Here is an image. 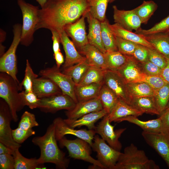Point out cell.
I'll return each mask as SVG.
<instances>
[{"label": "cell", "instance_id": "44", "mask_svg": "<svg viewBox=\"0 0 169 169\" xmlns=\"http://www.w3.org/2000/svg\"><path fill=\"white\" fill-rule=\"evenodd\" d=\"M116 40L119 51L125 55L129 56L132 55L137 44L116 36Z\"/></svg>", "mask_w": 169, "mask_h": 169}, {"label": "cell", "instance_id": "59", "mask_svg": "<svg viewBox=\"0 0 169 169\" xmlns=\"http://www.w3.org/2000/svg\"><path fill=\"white\" fill-rule=\"evenodd\" d=\"M40 6L41 8H42L44 5L47 2L48 0H36Z\"/></svg>", "mask_w": 169, "mask_h": 169}, {"label": "cell", "instance_id": "22", "mask_svg": "<svg viewBox=\"0 0 169 169\" xmlns=\"http://www.w3.org/2000/svg\"><path fill=\"white\" fill-rule=\"evenodd\" d=\"M86 18L89 24L87 35L89 43L104 54L106 51L101 39V22L93 17L89 12L86 13Z\"/></svg>", "mask_w": 169, "mask_h": 169}, {"label": "cell", "instance_id": "50", "mask_svg": "<svg viewBox=\"0 0 169 169\" xmlns=\"http://www.w3.org/2000/svg\"><path fill=\"white\" fill-rule=\"evenodd\" d=\"M132 56L140 63L147 61L148 60V51L147 47L137 44Z\"/></svg>", "mask_w": 169, "mask_h": 169}, {"label": "cell", "instance_id": "49", "mask_svg": "<svg viewBox=\"0 0 169 169\" xmlns=\"http://www.w3.org/2000/svg\"><path fill=\"white\" fill-rule=\"evenodd\" d=\"M140 64L142 71L146 74L161 75L162 69L149 60Z\"/></svg>", "mask_w": 169, "mask_h": 169}, {"label": "cell", "instance_id": "8", "mask_svg": "<svg viewBox=\"0 0 169 169\" xmlns=\"http://www.w3.org/2000/svg\"><path fill=\"white\" fill-rule=\"evenodd\" d=\"M39 74L52 80L61 90L62 94L69 96L76 103L78 102L75 93L76 84L70 76L63 73L56 66L42 69Z\"/></svg>", "mask_w": 169, "mask_h": 169}, {"label": "cell", "instance_id": "48", "mask_svg": "<svg viewBox=\"0 0 169 169\" xmlns=\"http://www.w3.org/2000/svg\"><path fill=\"white\" fill-rule=\"evenodd\" d=\"M143 82L147 83L154 90H157L168 83L161 75L146 74Z\"/></svg>", "mask_w": 169, "mask_h": 169}, {"label": "cell", "instance_id": "18", "mask_svg": "<svg viewBox=\"0 0 169 169\" xmlns=\"http://www.w3.org/2000/svg\"><path fill=\"white\" fill-rule=\"evenodd\" d=\"M113 18L115 23L124 28L132 31L141 28V20L134 9L125 10L119 9L115 5L113 6Z\"/></svg>", "mask_w": 169, "mask_h": 169}, {"label": "cell", "instance_id": "11", "mask_svg": "<svg viewBox=\"0 0 169 169\" xmlns=\"http://www.w3.org/2000/svg\"><path fill=\"white\" fill-rule=\"evenodd\" d=\"M110 123L107 114L96 126L95 130L96 133L100 135L109 145L120 151L122 145L119 139L126 128H120L114 130L115 126L112 125Z\"/></svg>", "mask_w": 169, "mask_h": 169}, {"label": "cell", "instance_id": "16", "mask_svg": "<svg viewBox=\"0 0 169 169\" xmlns=\"http://www.w3.org/2000/svg\"><path fill=\"white\" fill-rule=\"evenodd\" d=\"M86 14L75 22L66 25L64 28L68 36L72 39L79 49L89 44L85 30Z\"/></svg>", "mask_w": 169, "mask_h": 169}, {"label": "cell", "instance_id": "41", "mask_svg": "<svg viewBox=\"0 0 169 169\" xmlns=\"http://www.w3.org/2000/svg\"><path fill=\"white\" fill-rule=\"evenodd\" d=\"M38 76V75L33 72L29 60L27 59L24 78L19 85L20 91L22 90L23 87L25 91H33V83Z\"/></svg>", "mask_w": 169, "mask_h": 169}, {"label": "cell", "instance_id": "38", "mask_svg": "<svg viewBox=\"0 0 169 169\" xmlns=\"http://www.w3.org/2000/svg\"><path fill=\"white\" fill-rule=\"evenodd\" d=\"M91 15L101 22L106 18L105 14L110 0H88Z\"/></svg>", "mask_w": 169, "mask_h": 169}, {"label": "cell", "instance_id": "32", "mask_svg": "<svg viewBox=\"0 0 169 169\" xmlns=\"http://www.w3.org/2000/svg\"><path fill=\"white\" fill-rule=\"evenodd\" d=\"M91 66L86 59L80 63L63 69V73L70 76L76 85L82 80Z\"/></svg>", "mask_w": 169, "mask_h": 169}, {"label": "cell", "instance_id": "35", "mask_svg": "<svg viewBox=\"0 0 169 169\" xmlns=\"http://www.w3.org/2000/svg\"><path fill=\"white\" fill-rule=\"evenodd\" d=\"M128 91L131 99L135 97L153 96L154 90L144 82L127 83Z\"/></svg>", "mask_w": 169, "mask_h": 169}, {"label": "cell", "instance_id": "51", "mask_svg": "<svg viewBox=\"0 0 169 169\" xmlns=\"http://www.w3.org/2000/svg\"><path fill=\"white\" fill-rule=\"evenodd\" d=\"M15 160L12 155L0 154V169H14Z\"/></svg>", "mask_w": 169, "mask_h": 169}, {"label": "cell", "instance_id": "28", "mask_svg": "<svg viewBox=\"0 0 169 169\" xmlns=\"http://www.w3.org/2000/svg\"><path fill=\"white\" fill-rule=\"evenodd\" d=\"M141 35L155 49L165 56L169 57V35L167 32Z\"/></svg>", "mask_w": 169, "mask_h": 169}, {"label": "cell", "instance_id": "27", "mask_svg": "<svg viewBox=\"0 0 169 169\" xmlns=\"http://www.w3.org/2000/svg\"><path fill=\"white\" fill-rule=\"evenodd\" d=\"M110 28L115 36L140 44L149 48L154 49L142 35L126 29L117 23L110 24Z\"/></svg>", "mask_w": 169, "mask_h": 169}, {"label": "cell", "instance_id": "9", "mask_svg": "<svg viewBox=\"0 0 169 169\" xmlns=\"http://www.w3.org/2000/svg\"><path fill=\"white\" fill-rule=\"evenodd\" d=\"M13 120L10 108L3 99L0 100V142L15 151L19 149L21 145L14 140L10 127Z\"/></svg>", "mask_w": 169, "mask_h": 169}, {"label": "cell", "instance_id": "52", "mask_svg": "<svg viewBox=\"0 0 169 169\" xmlns=\"http://www.w3.org/2000/svg\"><path fill=\"white\" fill-rule=\"evenodd\" d=\"M52 34V39L53 41V49L54 54L60 51L59 48V44L61 43L60 37L59 33L55 30L51 31Z\"/></svg>", "mask_w": 169, "mask_h": 169}, {"label": "cell", "instance_id": "13", "mask_svg": "<svg viewBox=\"0 0 169 169\" xmlns=\"http://www.w3.org/2000/svg\"><path fill=\"white\" fill-rule=\"evenodd\" d=\"M142 135L146 143L157 152L169 168V133L143 131Z\"/></svg>", "mask_w": 169, "mask_h": 169}, {"label": "cell", "instance_id": "37", "mask_svg": "<svg viewBox=\"0 0 169 169\" xmlns=\"http://www.w3.org/2000/svg\"><path fill=\"white\" fill-rule=\"evenodd\" d=\"M157 8V4L154 1H144L141 5L134 10L139 18L141 23L146 24Z\"/></svg>", "mask_w": 169, "mask_h": 169}, {"label": "cell", "instance_id": "3", "mask_svg": "<svg viewBox=\"0 0 169 169\" xmlns=\"http://www.w3.org/2000/svg\"><path fill=\"white\" fill-rule=\"evenodd\" d=\"M19 84L10 75L0 72V97L8 104L14 122L18 120L17 113L25 106L19 92Z\"/></svg>", "mask_w": 169, "mask_h": 169}, {"label": "cell", "instance_id": "5", "mask_svg": "<svg viewBox=\"0 0 169 169\" xmlns=\"http://www.w3.org/2000/svg\"><path fill=\"white\" fill-rule=\"evenodd\" d=\"M17 3L23 16L20 44L27 47L34 40L33 35L38 23L39 9L38 6L28 3L24 0H18Z\"/></svg>", "mask_w": 169, "mask_h": 169}, {"label": "cell", "instance_id": "57", "mask_svg": "<svg viewBox=\"0 0 169 169\" xmlns=\"http://www.w3.org/2000/svg\"><path fill=\"white\" fill-rule=\"evenodd\" d=\"M6 33L3 30L0 29V43L3 42L5 39Z\"/></svg>", "mask_w": 169, "mask_h": 169}, {"label": "cell", "instance_id": "30", "mask_svg": "<svg viewBox=\"0 0 169 169\" xmlns=\"http://www.w3.org/2000/svg\"><path fill=\"white\" fill-rule=\"evenodd\" d=\"M103 84L92 83L84 85H76L75 93L78 102L86 101L98 97Z\"/></svg>", "mask_w": 169, "mask_h": 169}, {"label": "cell", "instance_id": "40", "mask_svg": "<svg viewBox=\"0 0 169 169\" xmlns=\"http://www.w3.org/2000/svg\"><path fill=\"white\" fill-rule=\"evenodd\" d=\"M153 96L160 115L166 109L169 101V84L155 90Z\"/></svg>", "mask_w": 169, "mask_h": 169}, {"label": "cell", "instance_id": "12", "mask_svg": "<svg viewBox=\"0 0 169 169\" xmlns=\"http://www.w3.org/2000/svg\"><path fill=\"white\" fill-rule=\"evenodd\" d=\"M75 104L69 96L62 93L40 98L38 108L46 113H54L62 110H70Z\"/></svg>", "mask_w": 169, "mask_h": 169}, {"label": "cell", "instance_id": "53", "mask_svg": "<svg viewBox=\"0 0 169 169\" xmlns=\"http://www.w3.org/2000/svg\"><path fill=\"white\" fill-rule=\"evenodd\" d=\"M160 116L163 125V132L169 133V107L167 108Z\"/></svg>", "mask_w": 169, "mask_h": 169}, {"label": "cell", "instance_id": "25", "mask_svg": "<svg viewBox=\"0 0 169 169\" xmlns=\"http://www.w3.org/2000/svg\"><path fill=\"white\" fill-rule=\"evenodd\" d=\"M141 111L119 99L111 112L107 114L110 123L118 119L130 115L138 116L143 114Z\"/></svg>", "mask_w": 169, "mask_h": 169}, {"label": "cell", "instance_id": "56", "mask_svg": "<svg viewBox=\"0 0 169 169\" xmlns=\"http://www.w3.org/2000/svg\"><path fill=\"white\" fill-rule=\"evenodd\" d=\"M14 151L2 143L0 142V154H8L13 155Z\"/></svg>", "mask_w": 169, "mask_h": 169}, {"label": "cell", "instance_id": "1", "mask_svg": "<svg viewBox=\"0 0 169 169\" xmlns=\"http://www.w3.org/2000/svg\"><path fill=\"white\" fill-rule=\"evenodd\" d=\"M88 0H48L39 9L35 31L44 28L59 33L64 27L89 12Z\"/></svg>", "mask_w": 169, "mask_h": 169}, {"label": "cell", "instance_id": "55", "mask_svg": "<svg viewBox=\"0 0 169 169\" xmlns=\"http://www.w3.org/2000/svg\"><path fill=\"white\" fill-rule=\"evenodd\" d=\"M54 57L56 61L57 67L59 68L64 62L63 56L60 51L54 54Z\"/></svg>", "mask_w": 169, "mask_h": 169}, {"label": "cell", "instance_id": "24", "mask_svg": "<svg viewBox=\"0 0 169 169\" xmlns=\"http://www.w3.org/2000/svg\"><path fill=\"white\" fill-rule=\"evenodd\" d=\"M107 114L106 111L103 109L99 111L86 114L76 120H70L67 118L64 120L72 128H75L85 126L89 130H95L96 127L95 125V123Z\"/></svg>", "mask_w": 169, "mask_h": 169}, {"label": "cell", "instance_id": "14", "mask_svg": "<svg viewBox=\"0 0 169 169\" xmlns=\"http://www.w3.org/2000/svg\"><path fill=\"white\" fill-rule=\"evenodd\" d=\"M53 123L55 127V136L57 141H59L66 135H71L86 141L91 146L96 133L95 130L75 129L70 126L64 119L60 117L55 118Z\"/></svg>", "mask_w": 169, "mask_h": 169}, {"label": "cell", "instance_id": "39", "mask_svg": "<svg viewBox=\"0 0 169 169\" xmlns=\"http://www.w3.org/2000/svg\"><path fill=\"white\" fill-rule=\"evenodd\" d=\"M105 71L101 69L91 66L78 85H84L92 83L103 84Z\"/></svg>", "mask_w": 169, "mask_h": 169}, {"label": "cell", "instance_id": "34", "mask_svg": "<svg viewBox=\"0 0 169 169\" xmlns=\"http://www.w3.org/2000/svg\"><path fill=\"white\" fill-rule=\"evenodd\" d=\"M104 54L107 70L115 71L124 64L129 56L118 51H106Z\"/></svg>", "mask_w": 169, "mask_h": 169}, {"label": "cell", "instance_id": "26", "mask_svg": "<svg viewBox=\"0 0 169 169\" xmlns=\"http://www.w3.org/2000/svg\"><path fill=\"white\" fill-rule=\"evenodd\" d=\"M125 121L138 126L144 131L154 132H160L163 131L162 123L160 117L144 121L140 120L137 116L130 115L118 119L115 122L120 123Z\"/></svg>", "mask_w": 169, "mask_h": 169}, {"label": "cell", "instance_id": "58", "mask_svg": "<svg viewBox=\"0 0 169 169\" xmlns=\"http://www.w3.org/2000/svg\"><path fill=\"white\" fill-rule=\"evenodd\" d=\"M5 47L2 44V43H0V57L2 56L5 53L4 51Z\"/></svg>", "mask_w": 169, "mask_h": 169}, {"label": "cell", "instance_id": "43", "mask_svg": "<svg viewBox=\"0 0 169 169\" xmlns=\"http://www.w3.org/2000/svg\"><path fill=\"white\" fill-rule=\"evenodd\" d=\"M38 125L35 115L26 111L22 115L18 127L23 130H28Z\"/></svg>", "mask_w": 169, "mask_h": 169}, {"label": "cell", "instance_id": "29", "mask_svg": "<svg viewBox=\"0 0 169 169\" xmlns=\"http://www.w3.org/2000/svg\"><path fill=\"white\" fill-rule=\"evenodd\" d=\"M130 105L143 113L159 115L153 96L132 98L131 99Z\"/></svg>", "mask_w": 169, "mask_h": 169}, {"label": "cell", "instance_id": "7", "mask_svg": "<svg viewBox=\"0 0 169 169\" xmlns=\"http://www.w3.org/2000/svg\"><path fill=\"white\" fill-rule=\"evenodd\" d=\"M22 25L15 24L13 26V37L9 48L0 58V72H5L12 76L19 84L17 74L18 72L16 52L20 43Z\"/></svg>", "mask_w": 169, "mask_h": 169}, {"label": "cell", "instance_id": "45", "mask_svg": "<svg viewBox=\"0 0 169 169\" xmlns=\"http://www.w3.org/2000/svg\"><path fill=\"white\" fill-rule=\"evenodd\" d=\"M20 95L25 105L31 109L38 107L40 98L33 92H26L24 90L19 92Z\"/></svg>", "mask_w": 169, "mask_h": 169}, {"label": "cell", "instance_id": "10", "mask_svg": "<svg viewBox=\"0 0 169 169\" xmlns=\"http://www.w3.org/2000/svg\"><path fill=\"white\" fill-rule=\"evenodd\" d=\"M97 153L98 161L105 169H114L122 153L109 145L98 135H95L91 146Z\"/></svg>", "mask_w": 169, "mask_h": 169}, {"label": "cell", "instance_id": "4", "mask_svg": "<svg viewBox=\"0 0 169 169\" xmlns=\"http://www.w3.org/2000/svg\"><path fill=\"white\" fill-rule=\"evenodd\" d=\"M153 160L149 159L144 151L133 144L126 147L122 153L114 169H159Z\"/></svg>", "mask_w": 169, "mask_h": 169}, {"label": "cell", "instance_id": "19", "mask_svg": "<svg viewBox=\"0 0 169 169\" xmlns=\"http://www.w3.org/2000/svg\"><path fill=\"white\" fill-rule=\"evenodd\" d=\"M103 109L100 100L98 97L83 101L78 102L73 109L66 112L67 119L74 120L91 112Z\"/></svg>", "mask_w": 169, "mask_h": 169}, {"label": "cell", "instance_id": "20", "mask_svg": "<svg viewBox=\"0 0 169 169\" xmlns=\"http://www.w3.org/2000/svg\"><path fill=\"white\" fill-rule=\"evenodd\" d=\"M61 43L65 55V60L63 66V69L80 63L86 59L78 52L73 42L69 38L65 31L63 30L59 33Z\"/></svg>", "mask_w": 169, "mask_h": 169}, {"label": "cell", "instance_id": "23", "mask_svg": "<svg viewBox=\"0 0 169 169\" xmlns=\"http://www.w3.org/2000/svg\"><path fill=\"white\" fill-rule=\"evenodd\" d=\"M79 49L90 66L107 70L104 54L96 47L89 43Z\"/></svg>", "mask_w": 169, "mask_h": 169}, {"label": "cell", "instance_id": "42", "mask_svg": "<svg viewBox=\"0 0 169 169\" xmlns=\"http://www.w3.org/2000/svg\"><path fill=\"white\" fill-rule=\"evenodd\" d=\"M169 30V15L156 24L151 28L144 29L141 28L135 33L142 35H147L159 33L166 32Z\"/></svg>", "mask_w": 169, "mask_h": 169}, {"label": "cell", "instance_id": "36", "mask_svg": "<svg viewBox=\"0 0 169 169\" xmlns=\"http://www.w3.org/2000/svg\"><path fill=\"white\" fill-rule=\"evenodd\" d=\"M15 160L14 169H36L46 168L44 164H40L38 158H27L20 153L19 149L15 151L13 155Z\"/></svg>", "mask_w": 169, "mask_h": 169}, {"label": "cell", "instance_id": "15", "mask_svg": "<svg viewBox=\"0 0 169 169\" xmlns=\"http://www.w3.org/2000/svg\"><path fill=\"white\" fill-rule=\"evenodd\" d=\"M117 96L119 99L130 105V98L127 88V83L115 71L106 70L104 83Z\"/></svg>", "mask_w": 169, "mask_h": 169}, {"label": "cell", "instance_id": "54", "mask_svg": "<svg viewBox=\"0 0 169 169\" xmlns=\"http://www.w3.org/2000/svg\"><path fill=\"white\" fill-rule=\"evenodd\" d=\"M166 60V66L162 69L161 75L169 84V57L165 56Z\"/></svg>", "mask_w": 169, "mask_h": 169}, {"label": "cell", "instance_id": "31", "mask_svg": "<svg viewBox=\"0 0 169 169\" xmlns=\"http://www.w3.org/2000/svg\"><path fill=\"white\" fill-rule=\"evenodd\" d=\"M109 25V22L106 18L101 22L102 42L106 51H117L118 49L116 36L111 31Z\"/></svg>", "mask_w": 169, "mask_h": 169}, {"label": "cell", "instance_id": "62", "mask_svg": "<svg viewBox=\"0 0 169 169\" xmlns=\"http://www.w3.org/2000/svg\"><path fill=\"white\" fill-rule=\"evenodd\" d=\"M167 32L168 33V34L169 35V30L168 31H167V32Z\"/></svg>", "mask_w": 169, "mask_h": 169}, {"label": "cell", "instance_id": "61", "mask_svg": "<svg viewBox=\"0 0 169 169\" xmlns=\"http://www.w3.org/2000/svg\"><path fill=\"white\" fill-rule=\"evenodd\" d=\"M168 107H169V102L168 103V104L166 108H168Z\"/></svg>", "mask_w": 169, "mask_h": 169}, {"label": "cell", "instance_id": "6", "mask_svg": "<svg viewBox=\"0 0 169 169\" xmlns=\"http://www.w3.org/2000/svg\"><path fill=\"white\" fill-rule=\"evenodd\" d=\"M59 141L61 147H65L67 149L71 158L90 163L94 168L105 169L97 160L91 156V146L86 141L79 138L69 140L64 136Z\"/></svg>", "mask_w": 169, "mask_h": 169}, {"label": "cell", "instance_id": "33", "mask_svg": "<svg viewBox=\"0 0 169 169\" xmlns=\"http://www.w3.org/2000/svg\"><path fill=\"white\" fill-rule=\"evenodd\" d=\"M98 97L103 109L110 113L119 99L116 95L104 84L100 89Z\"/></svg>", "mask_w": 169, "mask_h": 169}, {"label": "cell", "instance_id": "2", "mask_svg": "<svg viewBox=\"0 0 169 169\" xmlns=\"http://www.w3.org/2000/svg\"><path fill=\"white\" fill-rule=\"evenodd\" d=\"M57 141L55 127L53 123L49 125L44 135L35 137L32 141L40 148V155L38 158L40 164L52 163L57 169H66L69 166L70 160L65 156V153L59 148Z\"/></svg>", "mask_w": 169, "mask_h": 169}, {"label": "cell", "instance_id": "21", "mask_svg": "<svg viewBox=\"0 0 169 169\" xmlns=\"http://www.w3.org/2000/svg\"><path fill=\"white\" fill-rule=\"evenodd\" d=\"M33 91L39 98L62 93L60 88L52 80L43 76L34 80Z\"/></svg>", "mask_w": 169, "mask_h": 169}, {"label": "cell", "instance_id": "17", "mask_svg": "<svg viewBox=\"0 0 169 169\" xmlns=\"http://www.w3.org/2000/svg\"><path fill=\"white\" fill-rule=\"evenodd\" d=\"M116 71L127 83L143 82L146 74L140 63L132 56H129L126 62Z\"/></svg>", "mask_w": 169, "mask_h": 169}, {"label": "cell", "instance_id": "46", "mask_svg": "<svg viewBox=\"0 0 169 169\" xmlns=\"http://www.w3.org/2000/svg\"><path fill=\"white\" fill-rule=\"evenodd\" d=\"M147 48L148 60L161 69H163L166 65L165 56L155 49Z\"/></svg>", "mask_w": 169, "mask_h": 169}, {"label": "cell", "instance_id": "60", "mask_svg": "<svg viewBox=\"0 0 169 169\" xmlns=\"http://www.w3.org/2000/svg\"><path fill=\"white\" fill-rule=\"evenodd\" d=\"M115 0H110L109 3H111L115 1Z\"/></svg>", "mask_w": 169, "mask_h": 169}, {"label": "cell", "instance_id": "47", "mask_svg": "<svg viewBox=\"0 0 169 169\" xmlns=\"http://www.w3.org/2000/svg\"><path fill=\"white\" fill-rule=\"evenodd\" d=\"M35 131L32 129L24 130L18 127L12 131L14 140L16 142L20 144L29 137L35 135Z\"/></svg>", "mask_w": 169, "mask_h": 169}]
</instances>
